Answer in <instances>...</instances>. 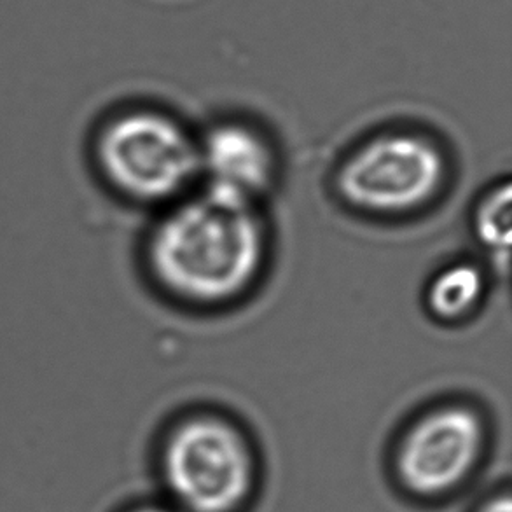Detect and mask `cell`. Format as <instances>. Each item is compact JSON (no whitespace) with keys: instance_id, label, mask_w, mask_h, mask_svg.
<instances>
[{"instance_id":"cell-1","label":"cell","mask_w":512,"mask_h":512,"mask_svg":"<svg viewBox=\"0 0 512 512\" xmlns=\"http://www.w3.org/2000/svg\"><path fill=\"white\" fill-rule=\"evenodd\" d=\"M268 252L257 205L201 193L175 201L154 226L147 261L173 298L224 305L256 284Z\"/></svg>"},{"instance_id":"cell-2","label":"cell","mask_w":512,"mask_h":512,"mask_svg":"<svg viewBox=\"0 0 512 512\" xmlns=\"http://www.w3.org/2000/svg\"><path fill=\"white\" fill-rule=\"evenodd\" d=\"M97 158L109 184L140 203L173 205L200 180L198 140L153 109L112 118L98 137Z\"/></svg>"},{"instance_id":"cell-3","label":"cell","mask_w":512,"mask_h":512,"mask_svg":"<svg viewBox=\"0 0 512 512\" xmlns=\"http://www.w3.org/2000/svg\"><path fill=\"white\" fill-rule=\"evenodd\" d=\"M450 163L427 133H376L346 154L336 172V191L348 207L371 215H408L443 193Z\"/></svg>"},{"instance_id":"cell-7","label":"cell","mask_w":512,"mask_h":512,"mask_svg":"<svg viewBox=\"0 0 512 512\" xmlns=\"http://www.w3.org/2000/svg\"><path fill=\"white\" fill-rule=\"evenodd\" d=\"M485 292V271L471 261H458L432 277L425 291V306L437 322L457 324L478 310Z\"/></svg>"},{"instance_id":"cell-9","label":"cell","mask_w":512,"mask_h":512,"mask_svg":"<svg viewBox=\"0 0 512 512\" xmlns=\"http://www.w3.org/2000/svg\"><path fill=\"white\" fill-rule=\"evenodd\" d=\"M479 512H512L511 497L507 493L500 497H493Z\"/></svg>"},{"instance_id":"cell-4","label":"cell","mask_w":512,"mask_h":512,"mask_svg":"<svg viewBox=\"0 0 512 512\" xmlns=\"http://www.w3.org/2000/svg\"><path fill=\"white\" fill-rule=\"evenodd\" d=\"M163 476L180 511L233 512L252 490L254 458L233 423L217 415H194L170 432Z\"/></svg>"},{"instance_id":"cell-10","label":"cell","mask_w":512,"mask_h":512,"mask_svg":"<svg viewBox=\"0 0 512 512\" xmlns=\"http://www.w3.org/2000/svg\"><path fill=\"white\" fill-rule=\"evenodd\" d=\"M132 512H182L177 507H168V506H142L139 509H135Z\"/></svg>"},{"instance_id":"cell-8","label":"cell","mask_w":512,"mask_h":512,"mask_svg":"<svg viewBox=\"0 0 512 512\" xmlns=\"http://www.w3.org/2000/svg\"><path fill=\"white\" fill-rule=\"evenodd\" d=\"M472 229L479 245L493 257L495 263L506 268L512 242L511 182L493 186L478 201L472 215Z\"/></svg>"},{"instance_id":"cell-6","label":"cell","mask_w":512,"mask_h":512,"mask_svg":"<svg viewBox=\"0 0 512 512\" xmlns=\"http://www.w3.org/2000/svg\"><path fill=\"white\" fill-rule=\"evenodd\" d=\"M200 180L210 193L257 205L277 175L270 140L243 121H221L198 140Z\"/></svg>"},{"instance_id":"cell-5","label":"cell","mask_w":512,"mask_h":512,"mask_svg":"<svg viewBox=\"0 0 512 512\" xmlns=\"http://www.w3.org/2000/svg\"><path fill=\"white\" fill-rule=\"evenodd\" d=\"M485 422L478 409L448 402L423 413L402 439L397 471L409 492L436 497L457 488L478 464Z\"/></svg>"}]
</instances>
